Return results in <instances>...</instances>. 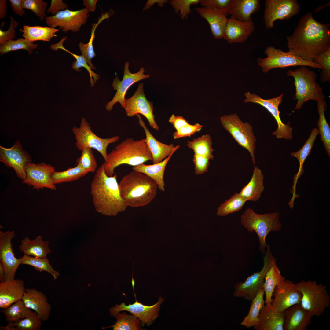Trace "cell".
<instances>
[{"mask_svg":"<svg viewBox=\"0 0 330 330\" xmlns=\"http://www.w3.org/2000/svg\"><path fill=\"white\" fill-rule=\"evenodd\" d=\"M330 25L317 21L310 12L302 16L292 34L286 37L289 51L313 62L330 47Z\"/></svg>","mask_w":330,"mask_h":330,"instance_id":"1","label":"cell"},{"mask_svg":"<svg viewBox=\"0 0 330 330\" xmlns=\"http://www.w3.org/2000/svg\"><path fill=\"white\" fill-rule=\"evenodd\" d=\"M90 193L96 210L103 215L116 216L128 207L121 197L117 174L108 175L104 163L96 171Z\"/></svg>","mask_w":330,"mask_h":330,"instance_id":"2","label":"cell"},{"mask_svg":"<svg viewBox=\"0 0 330 330\" xmlns=\"http://www.w3.org/2000/svg\"><path fill=\"white\" fill-rule=\"evenodd\" d=\"M121 197L128 206L132 207L144 206L155 198L158 186L146 175L133 170L124 176L119 183Z\"/></svg>","mask_w":330,"mask_h":330,"instance_id":"3","label":"cell"},{"mask_svg":"<svg viewBox=\"0 0 330 330\" xmlns=\"http://www.w3.org/2000/svg\"><path fill=\"white\" fill-rule=\"evenodd\" d=\"M152 160L151 152L146 140H134L128 138L117 145L108 154L105 160V168L108 176L115 174L116 168L123 164L133 167Z\"/></svg>","mask_w":330,"mask_h":330,"instance_id":"4","label":"cell"},{"mask_svg":"<svg viewBox=\"0 0 330 330\" xmlns=\"http://www.w3.org/2000/svg\"><path fill=\"white\" fill-rule=\"evenodd\" d=\"M240 222L248 232L257 234L259 240V250L265 254L267 245L266 236L270 232L279 231L282 228L279 212L259 214L250 208L247 209L241 215Z\"/></svg>","mask_w":330,"mask_h":330,"instance_id":"5","label":"cell"},{"mask_svg":"<svg viewBox=\"0 0 330 330\" xmlns=\"http://www.w3.org/2000/svg\"><path fill=\"white\" fill-rule=\"evenodd\" d=\"M286 74L294 79L297 101L295 110L300 109L303 104L308 100L317 102L324 100L323 88L316 82L317 75L314 71L306 66H301L294 70L288 71Z\"/></svg>","mask_w":330,"mask_h":330,"instance_id":"6","label":"cell"},{"mask_svg":"<svg viewBox=\"0 0 330 330\" xmlns=\"http://www.w3.org/2000/svg\"><path fill=\"white\" fill-rule=\"evenodd\" d=\"M296 284L302 295V306L314 316L321 315L330 306V296L326 286L310 280H302Z\"/></svg>","mask_w":330,"mask_h":330,"instance_id":"7","label":"cell"},{"mask_svg":"<svg viewBox=\"0 0 330 330\" xmlns=\"http://www.w3.org/2000/svg\"><path fill=\"white\" fill-rule=\"evenodd\" d=\"M220 121L223 127L238 144L248 151L255 165L256 140L252 126L248 122L242 121L236 113L224 115L220 118Z\"/></svg>","mask_w":330,"mask_h":330,"instance_id":"8","label":"cell"},{"mask_svg":"<svg viewBox=\"0 0 330 330\" xmlns=\"http://www.w3.org/2000/svg\"><path fill=\"white\" fill-rule=\"evenodd\" d=\"M264 53L266 57H259L257 59L258 64L261 68L264 73L274 68L301 66L323 70L321 66L314 62L305 61L289 51L284 52L273 46L267 47Z\"/></svg>","mask_w":330,"mask_h":330,"instance_id":"9","label":"cell"},{"mask_svg":"<svg viewBox=\"0 0 330 330\" xmlns=\"http://www.w3.org/2000/svg\"><path fill=\"white\" fill-rule=\"evenodd\" d=\"M263 259V265L261 270L248 277L244 282H240L234 285V296L242 298L247 301H252L258 292L263 286L266 275L277 259L273 255L269 245Z\"/></svg>","mask_w":330,"mask_h":330,"instance_id":"10","label":"cell"},{"mask_svg":"<svg viewBox=\"0 0 330 330\" xmlns=\"http://www.w3.org/2000/svg\"><path fill=\"white\" fill-rule=\"evenodd\" d=\"M72 130L76 141L75 145L78 149L82 151L86 148L95 149L102 156L105 161L108 154V145L116 142L119 139V137L117 135L108 138H101L93 132L89 123L84 117L82 119L79 127H74Z\"/></svg>","mask_w":330,"mask_h":330,"instance_id":"11","label":"cell"},{"mask_svg":"<svg viewBox=\"0 0 330 330\" xmlns=\"http://www.w3.org/2000/svg\"><path fill=\"white\" fill-rule=\"evenodd\" d=\"M264 5L263 20L268 29L273 28L276 20L290 19L300 11V5L296 0H266Z\"/></svg>","mask_w":330,"mask_h":330,"instance_id":"12","label":"cell"},{"mask_svg":"<svg viewBox=\"0 0 330 330\" xmlns=\"http://www.w3.org/2000/svg\"><path fill=\"white\" fill-rule=\"evenodd\" d=\"M244 95L246 97L244 100V103L252 102L258 104L266 109L274 117L277 123V128L273 132V135L276 136L277 138L292 139V128L290 127V123L288 124H284L281 121L280 116V112L278 108L279 105L282 101L283 94L277 97L268 99H263L257 94L251 93L249 91L245 92Z\"/></svg>","mask_w":330,"mask_h":330,"instance_id":"13","label":"cell"},{"mask_svg":"<svg viewBox=\"0 0 330 330\" xmlns=\"http://www.w3.org/2000/svg\"><path fill=\"white\" fill-rule=\"evenodd\" d=\"M89 12L86 8L76 11L67 9L60 11L54 16L46 17L45 21L49 27H59L66 33L69 31L76 33L86 23L90 16Z\"/></svg>","mask_w":330,"mask_h":330,"instance_id":"14","label":"cell"},{"mask_svg":"<svg viewBox=\"0 0 330 330\" xmlns=\"http://www.w3.org/2000/svg\"><path fill=\"white\" fill-rule=\"evenodd\" d=\"M123 108L128 116L133 117L141 114L146 118L151 127L157 131L159 130V127L155 119L153 104L145 97L143 83L138 85L131 97L125 99Z\"/></svg>","mask_w":330,"mask_h":330,"instance_id":"15","label":"cell"},{"mask_svg":"<svg viewBox=\"0 0 330 330\" xmlns=\"http://www.w3.org/2000/svg\"><path fill=\"white\" fill-rule=\"evenodd\" d=\"M272 297V307L281 312L293 305L300 303L302 295L296 284L285 278L278 283Z\"/></svg>","mask_w":330,"mask_h":330,"instance_id":"16","label":"cell"},{"mask_svg":"<svg viewBox=\"0 0 330 330\" xmlns=\"http://www.w3.org/2000/svg\"><path fill=\"white\" fill-rule=\"evenodd\" d=\"M0 161L7 167L13 168L18 177L24 181L26 177V164L31 163L32 159L28 152L23 149L21 142L17 140L10 148L0 146Z\"/></svg>","mask_w":330,"mask_h":330,"instance_id":"17","label":"cell"},{"mask_svg":"<svg viewBox=\"0 0 330 330\" xmlns=\"http://www.w3.org/2000/svg\"><path fill=\"white\" fill-rule=\"evenodd\" d=\"M135 301L133 304L127 305L124 302L120 305L116 304L111 307L110 310V315L114 316L122 311L129 312L137 317L141 322V325L144 326L151 325L159 316L161 304L163 301L162 297H160L158 301L150 306L144 305L137 301L135 296Z\"/></svg>","mask_w":330,"mask_h":330,"instance_id":"18","label":"cell"},{"mask_svg":"<svg viewBox=\"0 0 330 330\" xmlns=\"http://www.w3.org/2000/svg\"><path fill=\"white\" fill-rule=\"evenodd\" d=\"M129 64L128 62H126L125 64L124 73L122 80L121 81L117 76L113 80L112 85L113 89L116 90V92L112 100L106 105V109L108 111H111L114 105L117 102L119 103L121 107L124 108L125 96L128 89L135 83L143 79L149 78V75L144 74L145 71L143 67H141L137 73H131L129 69Z\"/></svg>","mask_w":330,"mask_h":330,"instance_id":"19","label":"cell"},{"mask_svg":"<svg viewBox=\"0 0 330 330\" xmlns=\"http://www.w3.org/2000/svg\"><path fill=\"white\" fill-rule=\"evenodd\" d=\"M55 171L54 167L49 164L28 163L25 166L26 178L22 183L32 186L37 190L44 188L56 190V187L51 178Z\"/></svg>","mask_w":330,"mask_h":330,"instance_id":"20","label":"cell"},{"mask_svg":"<svg viewBox=\"0 0 330 330\" xmlns=\"http://www.w3.org/2000/svg\"><path fill=\"white\" fill-rule=\"evenodd\" d=\"M15 236L14 231H0V260L4 269L5 280L15 279L17 270L21 264V258L15 257L13 248L11 241Z\"/></svg>","mask_w":330,"mask_h":330,"instance_id":"21","label":"cell"},{"mask_svg":"<svg viewBox=\"0 0 330 330\" xmlns=\"http://www.w3.org/2000/svg\"><path fill=\"white\" fill-rule=\"evenodd\" d=\"M284 330H305L310 323L313 315L301 303L293 305L284 312Z\"/></svg>","mask_w":330,"mask_h":330,"instance_id":"22","label":"cell"},{"mask_svg":"<svg viewBox=\"0 0 330 330\" xmlns=\"http://www.w3.org/2000/svg\"><path fill=\"white\" fill-rule=\"evenodd\" d=\"M136 116L139 124L145 131L146 142L151 154L153 164L162 161L179 148L180 146L179 145L175 146L173 144L168 145L158 141L150 132L140 114Z\"/></svg>","mask_w":330,"mask_h":330,"instance_id":"23","label":"cell"},{"mask_svg":"<svg viewBox=\"0 0 330 330\" xmlns=\"http://www.w3.org/2000/svg\"><path fill=\"white\" fill-rule=\"evenodd\" d=\"M255 30L252 21L243 22L231 16L228 18L223 38L229 44L246 41Z\"/></svg>","mask_w":330,"mask_h":330,"instance_id":"24","label":"cell"},{"mask_svg":"<svg viewBox=\"0 0 330 330\" xmlns=\"http://www.w3.org/2000/svg\"><path fill=\"white\" fill-rule=\"evenodd\" d=\"M195 9L208 22L214 37L216 39L223 38L228 13L224 10L215 8L196 7Z\"/></svg>","mask_w":330,"mask_h":330,"instance_id":"25","label":"cell"},{"mask_svg":"<svg viewBox=\"0 0 330 330\" xmlns=\"http://www.w3.org/2000/svg\"><path fill=\"white\" fill-rule=\"evenodd\" d=\"M22 299L27 307L37 313L42 321L48 320L51 306L43 292L35 288H25Z\"/></svg>","mask_w":330,"mask_h":330,"instance_id":"26","label":"cell"},{"mask_svg":"<svg viewBox=\"0 0 330 330\" xmlns=\"http://www.w3.org/2000/svg\"><path fill=\"white\" fill-rule=\"evenodd\" d=\"M24 280L13 279L0 283V308H6L22 299L25 291Z\"/></svg>","mask_w":330,"mask_h":330,"instance_id":"27","label":"cell"},{"mask_svg":"<svg viewBox=\"0 0 330 330\" xmlns=\"http://www.w3.org/2000/svg\"><path fill=\"white\" fill-rule=\"evenodd\" d=\"M260 7L258 0H231L225 11L237 20L247 22L252 21L251 15Z\"/></svg>","mask_w":330,"mask_h":330,"instance_id":"28","label":"cell"},{"mask_svg":"<svg viewBox=\"0 0 330 330\" xmlns=\"http://www.w3.org/2000/svg\"><path fill=\"white\" fill-rule=\"evenodd\" d=\"M284 313L278 312L270 305L261 309L258 321L254 327L256 330H283Z\"/></svg>","mask_w":330,"mask_h":330,"instance_id":"29","label":"cell"},{"mask_svg":"<svg viewBox=\"0 0 330 330\" xmlns=\"http://www.w3.org/2000/svg\"><path fill=\"white\" fill-rule=\"evenodd\" d=\"M264 178L262 170L255 165L250 180L242 188L239 195L247 201H258L264 189Z\"/></svg>","mask_w":330,"mask_h":330,"instance_id":"30","label":"cell"},{"mask_svg":"<svg viewBox=\"0 0 330 330\" xmlns=\"http://www.w3.org/2000/svg\"><path fill=\"white\" fill-rule=\"evenodd\" d=\"M174 153L160 163L149 165L143 163L133 167V169L147 175L155 182L160 191L164 192L165 184L164 177L165 168Z\"/></svg>","mask_w":330,"mask_h":330,"instance_id":"31","label":"cell"},{"mask_svg":"<svg viewBox=\"0 0 330 330\" xmlns=\"http://www.w3.org/2000/svg\"><path fill=\"white\" fill-rule=\"evenodd\" d=\"M49 245L48 241L43 240L42 237L39 235L36 236L33 240L25 237L22 240L19 248L24 255L45 258L52 252Z\"/></svg>","mask_w":330,"mask_h":330,"instance_id":"32","label":"cell"},{"mask_svg":"<svg viewBox=\"0 0 330 330\" xmlns=\"http://www.w3.org/2000/svg\"><path fill=\"white\" fill-rule=\"evenodd\" d=\"M319 133L318 129L317 128L313 129L311 130L309 138L302 148L299 151L291 153L292 156L297 159L299 164L298 171L293 178V185L292 189V193L293 196L296 195L295 191L298 179L304 174L303 163L307 156L310 155L317 136Z\"/></svg>","mask_w":330,"mask_h":330,"instance_id":"33","label":"cell"},{"mask_svg":"<svg viewBox=\"0 0 330 330\" xmlns=\"http://www.w3.org/2000/svg\"><path fill=\"white\" fill-rule=\"evenodd\" d=\"M19 30L23 33L24 38L33 42L37 41H50L53 37L57 36L56 33L59 29L47 26L24 25L23 29Z\"/></svg>","mask_w":330,"mask_h":330,"instance_id":"34","label":"cell"},{"mask_svg":"<svg viewBox=\"0 0 330 330\" xmlns=\"http://www.w3.org/2000/svg\"><path fill=\"white\" fill-rule=\"evenodd\" d=\"M263 286L251 301L252 302L247 315L245 317L240 324L247 328L255 326L257 323L261 310L265 305Z\"/></svg>","mask_w":330,"mask_h":330,"instance_id":"35","label":"cell"},{"mask_svg":"<svg viewBox=\"0 0 330 330\" xmlns=\"http://www.w3.org/2000/svg\"><path fill=\"white\" fill-rule=\"evenodd\" d=\"M284 278L285 277L282 275L276 262L273 264L267 272L264 279L263 287L265 295L266 305L271 304L275 288L278 283Z\"/></svg>","mask_w":330,"mask_h":330,"instance_id":"36","label":"cell"},{"mask_svg":"<svg viewBox=\"0 0 330 330\" xmlns=\"http://www.w3.org/2000/svg\"><path fill=\"white\" fill-rule=\"evenodd\" d=\"M317 109L319 115L317 125L321 139L323 142L326 153L330 156V128L325 118L324 111L326 109V103L325 99L317 101Z\"/></svg>","mask_w":330,"mask_h":330,"instance_id":"37","label":"cell"},{"mask_svg":"<svg viewBox=\"0 0 330 330\" xmlns=\"http://www.w3.org/2000/svg\"><path fill=\"white\" fill-rule=\"evenodd\" d=\"M42 321L35 311L30 315L17 321L9 322L5 326H1L3 330H39Z\"/></svg>","mask_w":330,"mask_h":330,"instance_id":"38","label":"cell"},{"mask_svg":"<svg viewBox=\"0 0 330 330\" xmlns=\"http://www.w3.org/2000/svg\"><path fill=\"white\" fill-rule=\"evenodd\" d=\"M187 145L189 148L193 150L194 154L205 156L210 160H213V152L214 149L212 147V141L209 134L204 135L194 139L192 141H188Z\"/></svg>","mask_w":330,"mask_h":330,"instance_id":"39","label":"cell"},{"mask_svg":"<svg viewBox=\"0 0 330 330\" xmlns=\"http://www.w3.org/2000/svg\"><path fill=\"white\" fill-rule=\"evenodd\" d=\"M114 316L117 320L116 323L112 326L102 328L103 329L112 327L114 330H144L141 327L140 320L133 315L127 314L125 312H119Z\"/></svg>","mask_w":330,"mask_h":330,"instance_id":"40","label":"cell"},{"mask_svg":"<svg viewBox=\"0 0 330 330\" xmlns=\"http://www.w3.org/2000/svg\"><path fill=\"white\" fill-rule=\"evenodd\" d=\"M89 173L88 171L76 166L62 171H55L52 174L51 178L53 183L56 185L77 180Z\"/></svg>","mask_w":330,"mask_h":330,"instance_id":"41","label":"cell"},{"mask_svg":"<svg viewBox=\"0 0 330 330\" xmlns=\"http://www.w3.org/2000/svg\"><path fill=\"white\" fill-rule=\"evenodd\" d=\"M0 311L4 314L6 321L8 322L15 321L27 317L33 312L26 306L22 299Z\"/></svg>","mask_w":330,"mask_h":330,"instance_id":"42","label":"cell"},{"mask_svg":"<svg viewBox=\"0 0 330 330\" xmlns=\"http://www.w3.org/2000/svg\"><path fill=\"white\" fill-rule=\"evenodd\" d=\"M247 201L236 192L229 198L220 204L216 214L219 216L227 215L241 210Z\"/></svg>","mask_w":330,"mask_h":330,"instance_id":"43","label":"cell"},{"mask_svg":"<svg viewBox=\"0 0 330 330\" xmlns=\"http://www.w3.org/2000/svg\"><path fill=\"white\" fill-rule=\"evenodd\" d=\"M64 41L61 40L55 44L54 48L56 51L59 49H61L71 54L76 60L72 63V68L75 71L80 72L79 68L83 67L88 72L90 77V83L91 86H93L100 78L99 75L94 73L91 70L90 66L87 64L86 59L82 55H78L72 53L65 49L63 46Z\"/></svg>","mask_w":330,"mask_h":330,"instance_id":"44","label":"cell"},{"mask_svg":"<svg viewBox=\"0 0 330 330\" xmlns=\"http://www.w3.org/2000/svg\"><path fill=\"white\" fill-rule=\"evenodd\" d=\"M21 258V264L32 266L36 270L40 272H47L53 276L54 280L60 276L59 272L53 268L46 257L41 258L24 255Z\"/></svg>","mask_w":330,"mask_h":330,"instance_id":"45","label":"cell"},{"mask_svg":"<svg viewBox=\"0 0 330 330\" xmlns=\"http://www.w3.org/2000/svg\"><path fill=\"white\" fill-rule=\"evenodd\" d=\"M38 47L37 44H34L24 38H20L0 45V53L1 55H2L11 51L24 49L31 55L34 50Z\"/></svg>","mask_w":330,"mask_h":330,"instance_id":"46","label":"cell"},{"mask_svg":"<svg viewBox=\"0 0 330 330\" xmlns=\"http://www.w3.org/2000/svg\"><path fill=\"white\" fill-rule=\"evenodd\" d=\"M104 18L102 17L100 18L97 24H92L91 36L89 42L86 44H84L83 42H80L78 45V46L82 55L84 57L86 61L91 69H96V68L93 65L91 62V59L94 57L96 55L94 51L93 42L95 38V31L97 25L103 20Z\"/></svg>","mask_w":330,"mask_h":330,"instance_id":"47","label":"cell"},{"mask_svg":"<svg viewBox=\"0 0 330 330\" xmlns=\"http://www.w3.org/2000/svg\"><path fill=\"white\" fill-rule=\"evenodd\" d=\"M81 151L80 157L76 161V166L89 172H94L97 167V163L92 148H86Z\"/></svg>","mask_w":330,"mask_h":330,"instance_id":"48","label":"cell"},{"mask_svg":"<svg viewBox=\"0 0 330 330\" xmlns=\"http://www.w3.org/2000/svg\"><path fill=\"white\" fill-rule=\"evenodd\" d=\"M323 68L320 74L321 81L326 82L330 80V47L316 57L313 61Z\"/></svg>","mask_w":330,"mask_h":330,"instance_id":"49","label":"cell"},{"mask_svg":"<svg viewBox=\"0 0 330 330\" xmlns=\"http://www.w3.org/2000/svg\"><path fill=\"white\" fill-rule=\"evenodd\" d=\"M200 3L199 0H171L170 4L176 14L180 13L179 16L182 19H187L188 16L192 12L191 6Z\"/></svg>","mask_w":330,"mask_h":330,"instance_id":"50","label":"cell"},{"mask_svg":"<svg viewBox=\"0 0 330 330\" xmlns=\"http://www.w3.org/2000/svg\"><path fill=\"white\" fill-rule=\"evenodd\" d=\"M22 3L24 9L33 11L41 21L45 18L47 3L42 0H22Z\"/></svg>","mask_w":330,"mask_h":330,"instance_id":"51","label":"cell"},{"mask_svg":"<svg viewBox=\"0 0 330 330\" xmlns=\"http://www.w3.org/2000/svg\"><path fill=\"white\" fill-rule=\"evenodd\" d=\"M203 126L196 123L194 125L189 123L176 130L173 134V137L175 139L182 138L190 137L195 133L200 131Z\"/></svg>","mask_w":330,"mask_h":330,"instance_id":"52","label":"cell"},{"mask_svg":"<svg viewBox=\"0 0 330 330\" xmlns=\"http://www.w3.org/2000/svg\"><path fill=\"white\" fill-rule=\"evenodd\" d=\"M210 159L201 155L194 154L193 161L195 167V174H203L207 172L210 164Z\"/></svg>","mask_w":330,"mask_h":330,"instance_id":"53","label":"cell"},{"mask_svg":"<svg viewBox=\"0 0 330 330\" xmlns=\"http://www.w3.org/2000/svg\"><path fill=\"white\" fill-rule=\"evenodd\" d=\"M10 20L9 27L7 31H3L2 28L0 29V45L13 40L15 38V28L17 27L19 23L12 16H10Z\"/></svg>","mask_w":330,"mask_h":330,"instance_id":"54","label":"cell"},{"mask_svg":"<svg viewBox=\"0 0 330 330\" xmlns=\"http://www.w3.org/2000/svg\"><path fill=\"white\" fill-rule=\"evenodd\" d=\"M231 0H200V3L203 7L215 8L224 10Z\"/></svg>","mask_w":330,"mask_h":330,"instance_id":"55","label":"cell"},{"mask_svg":"<svg viewBox=\"0 0 330 330\" xmlns=\"http://www.w3.org/2000/svg\"><path fill=\"white\" fill-rule=\"evenodd\" d=\"M68 9V6L64 3L62 0H52L51 5L47 12L51 13L53 16L56 15L60 10Z\"/></svg>","mask_w":330,"mask_h":330,"instance_id":"56","label":"cell"},{"mask_svg":"<svg viewBox=\"0 0 330 330\" xmlns=\"http://www.w3.org/2000/svg\"><path fill=\"white\" fill-rule=\"evenodd\" d=\"M169 122L176 130L189 123L182 116H176L173 114L170 117Z\"/></svg>","mask_w":330,"mask_h":330,"instance_id":"57","label":"cell"},{"mask_svg":"<svg viewBox=\"0 0 330 330\" xmlns=\"http://www.w3.org/2000/svg\"><path fill=\"white\" fill-rule=\"evenodd\" d=\"M9 1L12 9L16 14L20 16L25 14L22 5V0H10Z\"/></svg>","mask_w":330,"mask_h":330,"instance_id":"58","label":"cell"},{"mask_svg":"<svg viewBox=\"0 0 330 330\" xmlns=\"http://www.w3.org/2000/svg\"><path fill=\"white\" fill-rule=\"evenodd\" d=\"M169 1L167 0H148L146 3L145 7L143 8V11L147 10L152 6L155 3L157 2L158 5L160 7H163L164 4L167 3Z\"/></svg>","mask_w":330,"mask_h":330,"instance_id":"59","label":"cell"},{"mask_svg":"<svg viewBox=\"0 0 330 330\" xmlns=\"http://www.w3.org/2000/svg\"><path fill=\"white\" fill-rule=\"evenodd\" d=\"M97 0H83V4L89 12H94L96 8Z\"/></svg>","mask_w":330,"mask_h":330,"instance_id":"60","label":"cell"},{"mask_svg":"<svg viewBox=\"0 0 330 330\" xmlns=\"http://www.w3.org/2000/svg\"><path fill=\"white\" fill-rule=\"evenodd\" d=\"M7 1L6 0H0V18L4 19L6 14Z\"/></svg>","mask_w":330,"mask_h":330,"instance_id":"61","label":"cell"},{"mask_svg":"<svg viewBox=\"0 0 330 330\" xmlns=\"http://www.w3.org/2000/svg\"><path fill=\"white\" fill-rule=\"evenodd\" d=\"M5 280V273L3 266L0 262V282Z\"/></svg>","mask_w":330,"mask_h":330,"instance_id":"62","label":"cell"},{"mask_svg":"<svg viewBox=\"0 0 330 330\" xmlns=\"http://www.w3.org/2000/svg\"><path fill=\"white\" fill-rule=\"evenodd\" d=\"M330 1L328 2V3L322 6H320L317 7L314 10V13H317L319 11L322 9L323 8H325L330 6Z\"/></svg>","mask_w":330,"mask_h":330,"instance_id":"63","label":"cell"}]
</instances>
